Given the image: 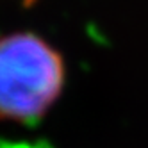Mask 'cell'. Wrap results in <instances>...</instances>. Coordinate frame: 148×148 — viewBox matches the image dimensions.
Returning a JSON list of instances; mask_svg holds the SVG:
<instances>
[{"label": "cell", "mask_w": 148, "mask_h": 148, "mask_svg": "<svg viewBox=\"0 0 148 148\" xmlns=\"http://www.w3.org/2000/svg\"><path fill=\"white\" fill-rule=\"evenodd\" d=\"M66 82L64 59L32 32L0 38V120L30 123L52 109Z\"/></svg>", "instance_id": "cell-1"}]
</instances>
